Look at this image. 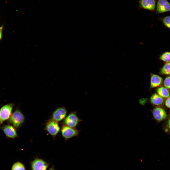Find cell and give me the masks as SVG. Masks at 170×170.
I'll return each mask as SVG.
<instances>
[{
	"label": "cell",
	"mask_w": 170,
	"mask_h": 170,
	"mask_svg": "<svg viewBox=\"0 0 170 170\" xmlns=\"http://www.w3.org/2000/svg\"><path fill=\"white\" fill-rule=\"evenodd\" d=\"M157 0H140L139 8L151 11L155 10Z\"/></svg>",
	"instance_id": "ba28073f"
},
{
	"label": "cell",
	"mask_w": 170,
	"mask_h": 170,
	"mask_svg": "<svg viewBox=\"0 0 170 170\" xmlns=\"http://www.w3.org/2000/svg\"><path fill=\"white\" fill-rule=\"evenodd\" d=\"M150 100L152 103L155 105H161L163 102L162 97L156 94H154L151 96Z\"/></svg>",
	"instance_id": "4fadbf2b"
},
{
	"label": "cell",
	"mask_w": 170,
	"mask_h": 170,
	"mask_svg": "<svg viewBox=\"0 0 170 170\" xmlns=\"http://www.w3.org/2000/svg\"><path fill=\"white\" fill-rule=\"evenodd\" d=\"M160 59L167 63L170 62V52H166L160 56Z\"/></svg>",
	"instance_id": "2e32d148"
},
{
	"label": "cell",
	"mask_w": 170,
	"mask_h": 170,
	"mask_svg": "<svg viewBox=\"0 0 170 170\" xmlns=\"http://www.w3.org/2000/svg\"><path fill=\"white\" fill-rule=\"evenodd\" d=\"M164 84L166 88L170 89V76L165 78L164 82Z\"/></svg>",
	"instance_id": "d6986e66"
},
{
	"label": "cell",
	"mask_w": 170,
	"mask_h": 170,
	"mask_svg": "<svg viewBox=\"0 0 170 170\" xmlns=\"http://www.w3.org/2000/svg\"><path fill=\"white\" fill-rule=\"evenodd\" d=\"M49 170H54L52 168L50 169Z\"/></svg>",
	"instance_id": "603a6c76"
},
{
	"label": "cell",
	"mask_w": 170,
	"mask_h": 170,
	"mask_svg": "<svg viewBox=\"0 0 170 170\" xmlns=\"http://www.w3.org/2000/svg\"><path fill=\"white\" fill-rule=\"evenodd\" d=\"M157 92L159 95L164 98H168L170 96L168 90L166 88L163 87L158 88Z\"/></svg>",
	"instance_id": "5bb4252c"
},
{
	"label": "cell",
	"mask_w": 170,
	"mask_h": 170,
	"mask_svg": "<svg viewBox=\"0 0 170 170\" xmlns=\"http://www.w3.org/2000/svg\"><path fill=\"white\" fill-rule=\"evenodd\" d=\"M2 27L0 28V40L1 38Z\"/></svg>",
	"instance_id": "44dd1931"
},
{
	"label": "cell",
	"mask_w": 170,
	"mask_h": 170,
	"mask_svg": "<svg viewBox=\"0 0 170 170\" xmlns=\"http://www.w3.org/2000/svg\"><path fill=\"white\" fill-rule=\"evenodd\" d=\"M11 170H25L24 165L21 162H17L13 165Z\"/></svg>",
	"instance_id": "e0dca14e"
},
{
	"label": "cell",
	"mask_w": 170,
	"mask_h": 170,
	"mask_svg": "<svg viewBox=\"0 0 170 170\" xmlns=\"http://www.w3.org/2000/svg\"><path fill=\"white\" fill-rule=\"evenodd\" d=\"M152 114L154 119L158 122L164 120L167 116L165 110L160 107L154 109L153 110Z\"/></svg>",
	"instance_id": "30bf717a"
},
{
	"label": "cell",
	"mask_w": 170,
	"mask_h": 170,
	"mask_svg": "<svg viewBox=\"0 0 170 170\" xmlns=\"http://www.w3.org/2000/svg\"><path fill=\"white\" fill-rule=\"evenodd\" d=\"M31 166L33 170H46L48 164L44 160L36 159L32 162Z\"/></svg>",
	"instance_id": "8fae6325"
},
{
	"label": "cell",
	"mask_w": 170,
	"mask_h": 170,
	"mask_svg": "<svg viewBox=\"0 0 170 170\" xmlns=\"http://www.w3.org/2000/svg\"><path fill=\"white\" fill-rule=\"evenodd\" d=\"M165 105L167 107L170 108V96L166 100Z\"/></svg>",
	"instance_id": "ffe728a7"
},
{
	"label": "cell",
	"mask_w": 170,
	"mask_h": 170,
	"mask_svg": "<svg viewBox=\"0 0 170 170\" xmlns=\"http://www.w3.org/2000/svg\"><path fill=\"white\" fill-rule=\"evenodd\" d=\"M0 128L7 137L14 138L17 136L15 128L11 125H5L0 127Z\"/></svg>",
	"instance_id": "9c48e42d"
},
{
	"label": "cell",
	"mask_w": 170,
	"mask_h": 170,
	"mask_svg": "<svg viewBox=\"0 0 170 170\" xmlns=\"http://www.w3.org/2000/svg\"><path fill=\"white\" fill-rule=\"evenodd\" d=\"M168 127L170 130V119L168 121Z\"/></svg>",
	"instance_id": "7402d4cb"
},
{
	"label": "cell",
	"mask_w": 170,
	"mask_h": 170,
	"mask_svg": "<svg viewBox=\"0 0 170 170\" xmlns=\"http://www.w3.org/2000/svg\"><path fill=\"white\" fill-rule=\"evenodd\" d=\"M161 72L163 74L170 75V62L166 64L161 69Z\"/></svg>",
	"instance_id": "9a60e30c"
},
{
	"label": "cell",
	"mask_w": 170,
	"mask_h": 170,
	"mask_svg": "<svg viewBox=\"0 0 170 170\" xmlns=\"http://www.w3.org/2000/svg\"><path fill=\"white\" fill-rule=\"evenodd\" d=\"M162 21L164 25L170 29V16L163 18L162 19Z\"/></svg>",
	"instance_id": "ac0fdd59"
},
{
	"label": "cell",
	"mask_w": 170,
	"mask_h": 170,
	"mask_svg": "<svg viewBox=\"0 0 170 170\" xmlns=\"http://www.w3.org/2000/svg\"><path fill=\"white\" fill-rule=\"evenodd\" d=\"M67 111L64 107L57 108L53 112L52 115V120L57 122L64 119L67 115Z\"/></svg>",
	"instance_id": "8992f818"
},
{
	"label": "cell",
	"mask_w": 170,
	"mask_h": 170,
	"mask_svg": "<svg viewBox=\"0 0 170 170\" xmlns=\"http://www.w3.org/2000/svg\"><path fill=\"white\" fill-rule=\"evenodd\" d=\"M76 111L70 112L64 119L63 123L69 127L76 128L82 120L77 116Z\"/></svg>",
	"instance_id": "3957f363"
},
{
	"label": "cell",
	"mask_w": 170,
	"mask_h": 170,
	"mask_svg": "<svg viewBox=\"0 0 170 170\" xmlns=\"http://www.w3.org/2000/svg\"><path fill=\"white\" fill-rule=\"evenodd\" d=\"M13 106V104H6L0 109V126L5 121L8 119L12 114Z\"/></svg>",
	"instance_id": "7a4b0ae2"
},
{
	"label": "cell",
	"mask_w": 170,
	"mask_h": 170,
	"mask_svg": "<svg viewBox=\"0 0 170 170\" xmlns=\"http://www.w3.org/2000/svg\"><path fill=\"white\" fill-rule=\"evenodd\" d=\"M24 120V115L19 110L17 109L12 114L8 121L16 128L19 127Z\"/></svg>",
	"instance_id": "6da1fadb"
},
{
	"label": "cell",
	"mask_w": 170,
	"mask_h": 170,
	"mask_svg": "<svg viewBox=\"0 0 170 170\" xmlns=\"http://www.w3.org/2000/svg\"><path fill=\"white\" fill-rule=\"evenodd\" d=\"M162 81V78L160 76L154 74L151 76L150 83L152 88L157 87L160 85Z\"/></svg>",
	"instance_id": "7c38bea8"
},
{
	"label": "cell",
	"mask_w": 170,
	"mask_h": 170,
	"mask_svg": "<svg viewBox=\"0 0 170 170\" xmlns=\"http://www.w3.org/2000/svg\"><path fill=\"white\" fill-rule=\"evenodd\" d=\"M45 129L53 136H56L60 131L58 122L53 120L49 121L47 123Z\"/></svg>",
	"instance_id": "5b68a950"
},
{
	"label": "cell",
	"mask_w": 170,
	"mask_h": 170,
	"mask_svg": "<svg viewBox=\"0 0 170 170\" xmlns=\"http://www.w3.org/2000/svg\"><path fill=\"white\" fill-rule=\"evenodd\" d=\"M61 132L63 137L66 140L77 136L79 131L76 128H72L64 124L61 128Z\"/></svg>",
	"instance_id": "277c9868"
},
{
	"label": "cell",
	"mask_w": 170,
	"mask_h": 170,
	"mask_svg": "<svg viewBox=\"0 0 170 170\" xmlns=\"http://www.w3.org/2000/svg\"><path fill=\"white\" fill-rule=\"evenodd\" d=\"M170 11V4L167 0H158L157 1L156 12L162 13Z\"/></svg>",
	"instance_id": "52a82bcc"
}]
</instances>
